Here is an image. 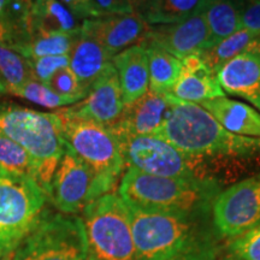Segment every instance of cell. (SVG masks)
<instances>
[{
    "label": "cell",
    "mask_w": 260,
    "mask_h": 260,
    "mask_svg": "<svg viewBox=\"0 0 260 260\" xmlns=\"http://www.w3.org/2000/svg\"><path fill=\"white\" fill-rule=\"evenodd\" d=\"M56 113L60 118L65 144L92 169L111 193L125 170L118 140L111 130L99 123L67 115L61 110Z\"/></svg>",
    "instance_id": "7"
},
{
    "label": "cell",
    "mask_w": 260,
    "mask_h": 260,
    "mask_svg": "<svg viewBox=\"0 0 260 260\" xmlns=\"http://www.w3.org/2000/svg\"><path fill=\"white\" fill-rule=\"evenodd\" d=\"M139 260H218L225 240L212 212L160 213L128 207Z\"/></svg>",
    "instance_id": "2"
},
{
    "label": "cell",
    "mask_w": 260,
    "mask_h": 260,
    "mask_svg": "<svg viewBox=\"0 0 260 260\" xmlns=\"http://www.w3.org/2000/svg\"><path fill=\"white\" fill-rule=\"evenodd\" d=\"M224 93L251 103L260 112V54H240L224 64L217 73Z\"/></svg>",
    "instance_id": "16"
},
{
    "label": "cell",
    "mask_w": 260,
    "mask_h": 260,
    "mask_svg": "<svg viewBox=\"0 0 260 260\" xmlns=\"http://www.w3.org/2000/svg\"><path fill=\"white\" fill-rule=\"evenodd\" d=\"M47 194L31 177L0 168V259L14 253L46 212Z\"/></svg>",
    "instance_id": "6"
},
{
    "label": "cell",
    "mask_w": 260,
    "mask_h": 260,
    "mask_svg": "<svg viewBox=\"0 0 260 260\" xmlns=\"http://www.w3.org/2000/svg\"><path fill=\"white\" fill-rule=\"evenodd\" d=\"M140 45L157 46L180 60L199 54L210 46V31L200 5L190 16L176 23L151 25L147 37Z\"/></svg>",
    "instance_id": "12"
},
{
    "label": "cell",
    "mask_w": 260,
    "mask_h": 260,
    "mask_svg": "<svg viewBox=\"0 0 260 260\" xmlns=\"http://www.w3.org/2000/svg\"><path fill=\"white\" fill-rule=\"evenodd\" d=\"M113 56L82 27L69 53V67L86 90L102 76Z\"/></svg>",
    "instance_id": "18"
},
{
    "label": "cell",
    "mask_w": 260,
    "mask_h": 260,
    "mask_svg": "<svg viewBox=\"0 0 260 260\" xmlns=\"http://www.w3.org/2000/svg\"><path fill=\"white\" fill-rule=\"evenodd\" d=\"M34 80L47 84L58 70L69 67V54L65 56H47L28 59Z\"/></svg>",
    "instance_id": "32"
},
{
    "label": "cell",
    "mask_w": 260,
    "mask_h": 260,
    "mask_svg": "<svg viewBox=\"0 0 260 260\" xmlns=\"http://www.w3.org/2000/svg\"><path fill=\"white\" fill-rule=\"evenodd\" d=\"M22 2H23L25 6H27V8L32 12V10H34L35 6L39 4V2H40V0H22Z\"/></svg>",
    "instance_id": "39"
},
{
    "label": "cell",
    "mask_w": 260,
    "mask_h": 260,
    "mask_svg": "<svg viewBox=\"0 0 260 260\" xmlns=\"http://www.w3.org/2000/svg\"><path fill=\"white\" fill-rule=\"evenodd\" d=\"M154 136L193 158L201 180L222 189L260 171V139L228 132L199 104L171 95L167 122Z\"/></svg>",
    "instance_id": "1"
},
{
    "label": "cell",
    "mask_w": 260,
    "mask_h": 260,
    "mask_svg": "<svg viewBox=\"0 0 260 260\" xmlns=\"http://www.w3.org/2000/svg\"><path fill=\"white\" fill-rule=\"evenodd\" d=\"M201 0H151L140 14L149 25L180 22L199 8Z\"/></svg>",
    "instance_id": "25"
},
{
    "label": "cell",
    "mask_w": 260,
    "mask_h": 260,
    "mask_svg": "<svg viewBox=\"0 0 260 260\" xmlns=\"http://www.w3.org/2000/svg\"><path fill=\"white\" fill-rule=\"evenodd\" d=\"M124 159L125 169L153 176L200 180L197 162L189 155L154 135H115Z\"/></svg>",
    "instance_id": "9"
},
{
    "label": "cell",
    "mask_w": 260,
    "mask_h": 260,
    "mask_svg": "<svg viewBox=\"0 0 260 260\" xmlns=\"http://www.w3.org/2000/svg\"><path fill=\"white\" fill-rule=\"evenodd\" d=\"M223 189L200 180L153 176L126 168L119 183V197L132 209L145 212H212V205Z\"/></svg>",
    "instance_id": "3"
},
{
    "label": "cell",
    "mask_w": 260,
    "mask_h": 260,
    "mask_svg": "<svg viewBox=\"0 0 260 260\" xmlns=\"http://www.w3.org/2000/svg\"><path fill=\"white\" fill-rule=\"evenodd\" d=\"M87 241L86 260H139L128 206L116 193H107L82 210Z\"/></svg>",
    "instance_id": "5"
},
{
    "label": "cell",
    "mask_w": 260,
    "mask_h": 260,
    "mask_svg": "<svg viewBox=\"0 0 260 260\" xmlns=\"http://www.w3.org/2000/svg\"><path fill=\"white\" fill-rule=\"evenodd\" d=\"M147 51L149 90L158 94H171V89L181 74L178 58L152 45H142Z\"/></svg>",
    "instance_id": "23"
},
{
    "label": "cell",
    "mask_w": 260,
    "mask_h": 260,
    "mask_svg": "<svg viewBox=\"0 0 260 260\" xmlns=\"http://www.w3.org/2000/svg\"><path fill=\"white\" fill-rule=\"evenodd\" d=\"M86 259L87 241L81 217L48 210L14 252V260Z\"/></svg>",
    "instance_id": "8"
},
{
    "label": "cell",
    "mask_w": 260,
    "mask_h": 260,
    "mask_svg": "<svg viewBox=\"0 0 260 260\" xmlns=\"http://www.w3.org/2000/svg\"><path fill=\"white\" fill-rule=\"evenodd\" d=\"M218 260H233V259H230V258H229V256H226V255H224V254H222V256H220V258H219Z\"/></svg>",
    "instance_id": "42"
},
{
    "label": "cell",
    "mask_w": 260,
    "mask_h": 260,
    "mask_svg": "<svg viewBox=\"0 0 260 260\" xmlns=\"http://www.w3.org/2000/svg\"><path fill=\"white\" fill-rule=\"evenodd\" d=\"M6 94H8V92H6L5 86H4V84H3L2 80H0V99H2V98L4 96V95H6Z\"/></svg>",
    "instance_id": "40"
},
{
    "label": "cell",
    "mask_w": 260,
    "mask_h": 260,
    "mask_svg": "<svg viewBox=\"0 0 260 260\" xmlns=\"http://www.w3.org/2000/svg\"><path fill=\"white\" fill-rule=\"evenodd\" d=\"M241 29H247L260 34V0L247 2L240 18Z\"/></svg>",
    "instance_id": "34"
},
{
    "label": "cell",
    "mask_w": 260,
    "mask_h": 260,
    "mask_svg": "<svg viewBox=\"0 0 260 260\" xmlns=\"http://www.w3.org/2000/svg\"><path fill=\"white\" fill-rule=\"evenodd\" d=\"M79 31L70 34H42L32 32L29 41L18 52L27 59L69 54Z\"/></svg>",
    "instance_id": "27"
},
{
    "label": "cell",
    "mask_w": 260,
    "mask_h": 260,
    "mask_svg": "<svg viewBox=\"0 0 260 260\" xmlns=\"http://www.w3.org/2000/svg\"><path fill=\"white\" fill-rule=\"evenodd\" d=\"M182 69L171 89V95L181 102L201 104L214 98L225 96L217 75L205 64L199 54L181 59Z\"/></svg>",
    "instance_id": "17"
},
{
    "label": "cell",
    "mask_w": 260,
    "mask_h": 260,
    "mask_svg": "<svg viewBox=\"0 0 260 260\" xmlns=\"http://www.w3.org/2000/svg\"><path fill=\"white\" fill-rule=\"evenodd\" d=\"M171 110L170 94L147 90L135 102L126 104L111 128L113 135H157Z\"/></svg>",
    "instance_id": "15"
},
{
    "label": "cell",
    "mask_w": 260,
    "mask_h": 260,
    "mask_svg": "<svg viewBox=\"0 0 260 260\" xmlns=\"http://www.w3.org/2000/svg\"><path fill=\"white\" fill-rule=\"evenodd\" d=\"M0 260H14V253H10V254L5 255L4 258H2Z\"/></svg>",
    "instance_id": "41"
},
{
    "label": "cell",
    "mask_w": 260,
    "mask_h": 260,
    "mask_svg": "<svg viewBox=\"0 0 260 260\" xmlns=\"http://www.w3.org/2000/svg\"><path fill=\"white\" fill-rule=\"evenodd\" d=\"M12 95L22 98V99L47 107V109H59V107L71 106L81 102L79 98L59 95V94L54 93L51 88H48L45 83L39 82L34 79L29 80L21 88L15 90Z\"/></svg>",
    "instance_id": "29"
},
{
    "label": "cell",
    "mask_w": 260,
    "mask_h": 260,
    "mask_svg": "<svg viewBox=\"0 0 260 260\" xmlns=\"http://www.w3.org/2000/svg\"><path fill=\"white\" fill-rule=\"evenodd\" d=\"M109 193L92 169L65 144L64 153L51 182L48 200L61 213L76 214Z\"/></svg>",
    "instance_id": "10"
},
{
    "label": "cell",
    "mask_w": 260,
    "mask_h": 260,
    "mask_svg": "<svg viewBox=\"0 0 260 260\" xmlns=\"http://www.w3.org/2000/svg\"><path fill=\"white\" fill-rule=\"evenodd\" d=\"M199 105L228 132L260 139V112L252 106L225 96L206 100Z\"/></svg>",
    "instance_id": "20"
},
{
    "label": "cell",
    "mask_w": 260,
    "mask_h": 260,
    "mask_svg": "<svg viewBox=\"0 0 260 260\" xmlns=\"http://www.w3.org/2000/svg\"><path fill=\"white\" fill-rule=\"evenodd\" d=\"M65 8L73 14L75 17H77L80 21L84 19L96 18L102 16L98 11L94 0H59Z\"/></svg>",
    "instance_id": "33"
},
{
    "label": "cell",
    "mask_w": 260,
    "mask_h": 260,
    "mask_svg": "<svg viewBox=\"0 0 260 260\" xmlns=\"http://www.w3.org/2000/svg\"><path fill=\"white\" fill-rule=\"evenodd\" d=\"M212 219L225 241L260 225V171L224 188L217 195Z\"/></svg>",
    "instance_id": "11"
},
{
    "label": "cell",
    "mask_w": 260,
    "mask_h": 260,
    "mask_svg": "<svg viewBox=\"0 0 260 260\" xmlns=\"http://www.w3.org/2000/svg\"><path fill=\"white\" fill-rule=\"evenodd\" d=\"M259 35L258 32L247 30V29H240L230 37L217 42L213 46L205 48L200 52L199 56L205 61V64L217 75L224 64L247 52L252 42Z\"/></svg>",
    "instance_id": "24"
},
{
    "label": "cell",
    "mask_w": 260,
    "mask_h": 260,
    "mask_svg": "<svg viewBox=\"0 0 260 260\" xmlns=\"http://www.w3.org/2000/svg\"><path fill=\"white\" fill-rule=\"evenodd\" d=\"M29 60L14 48L0 42V80L10 95L32 80Z\"/></svg>",
    "instance_id": "26"
},
{
    "label": "cell",
    "mask_w": 260,
    "mask_h": 260,
    "mask_svg": "<svg viewBox=\"0 0 260 260\" xmlns=\"http://www.w3.org/2000/svg\"><path fill=\"white\" fill-rule=\"evenodd\" d=\"M124 106L118 75L111 64L92 84L81 102L61 109V111L111 128L122 115Z\"/></svg>",
    "instance_id": "13"
},
{
    "label": "cell",
    "mask_w": 260,
    "mask_h": 260,
    "mask_svg": "<svg viewBox=\"0 0 260 260\" xmlns=\"http://www.w3.org/2000/svg\"><path fill=\"white\" fill-rule=\"evenodd\" d=\"M121 84L124 105L135 102L149 89L148 57L142 45H135L112 58Z\"/></svg>",
    "instance_id": "19"
},
{
    "label": "cell",
    "mask_w": 260,
    "mask_h": 260,
    "mask_svg": "<svg viewBox=\"0 0 260 260\" xmlns=\"http://www.w3.org/2000/svg\"><path fill=\"white\" fill-rule=\"evenodd\" d=\"M81 25L82 21L75 17L59 0H40L31 12L32 32L70 34L79 31Z\"/></svg>",
    "instance_id": "22"
},
{
    "label": "cell",
    "mask_w": 260,
    "mask_h": 260,
    "mask_svg": "<svg viewBox=\"0 0 260 260\" xmlns=\"http://www.w3.org/2000/svg\"><path fill=\"white\" fill-rule=\"evenodd\" d=\"M149 2H151V0H130L133 9H134V12L138 15H140L144 11V9L147 6Z\"/></svg>",
    "instance_id": "37"
},
{
    "label": "cell",
    "mask_w": 260,
    "mask_h": 260,
    "mask_svg": "<svg viewBox=\"0 0 260 260\" xmlns=\"http://www.w3.org/2000/svg\"><path fill=\"white\" fill-rule=\"evenodd\" d=\"M98 11L100 15H124L133 14L130 0H94Z\"/></svg>",
    "instance_id": "35"
},
{
    "label": "cell",
    "mask_w": 260,
    "mask_h": 260,
    "mask_svg": "<svg viewBox=\"0 0 260 260\" xmlns=\"http://www.w3.org/2000/svg\"><path fill=\"white\" fill-rule=\"evenodd\" d=\"M9 0H0V42L5 44L6 30H5V12Z\"/></svg>",
    "instance_id": "36"
},
{
    "label": "cell",
    "mask_w": 260,
    "mask_h": 260,
    "mask_svg": "<svg viewBox=\"0 0 260 260\" xmlns=\"http://www.w3.org/2000/svg\"><path fill=\"white\" fill-rule=\"evenodd\" d=\"M46 86L59 95L79 98L81 100L88 93V90L84 89L82 84L80 83L79 79L70 69V67H65L58 70Z\"/></svg>",
    "instance_id": "31"
},
{
    "label": "cell",
    "mask_w": 260,
    "mask_h": 260,
    "mask_svg": "<svg viewBox=\"0 0 260 260\" xmlns=\"http://www.w3.org/2000/svg\"><path fill=\"white\" fill-rule=\"evenodd\" d=\"M246 2H254V0H246Z\"/></svg>",
    "instance_id": "43"
},
{
    "label": "cell",
    "mask_w": 260,
    "mask_h": 260,
    "mask_svg": "<svg viewBox=\"0 0 260 260\" xmlns=\"http://www.w3.org/2000/svg\"><path fill=\"white\" fill-rule=\"evenodd\" d=\"M0 168L37 180V165L25 149L0 132ZM37 182V181H35Z\"/></svg>",
    "instance_id": "28"
},
{
    "label": "cell",
    "mask_w": 260,
    "mask_h": 260,
    "mask_svg": "<svg viewBox=\"0 0 260 260\" xmlns=\"http://www.w3.org/2000/svg\"><path fill=\"white\" fill-rule=\"evenodd\" d=\"M0 132L21 145L34 159L35 181L48 197L52 178L65 149L59 116L56 112L0 104Z\"/></svg>",
    "instance_id": "4"
},
{
    "label": "cell",
    "mask_w": 260,
    "mask_h": 260,
    "mask_svg": "<svg viewBox=\"0 0 260 260\" xmlns=\"http://www.w3.org/2000/svg\"><path fill=\"white\" fill-rule=\"evenodd\" d=\"M223 254L233 260H260V225L226 240Z\"/></svg>",
    "instance_id": "30"
},
{
    "label": "cell",
    "mask_w": 260,
    "mask_h": 260,
    "mask_svg": "<svg viewBox=\"0 0 260 260\" xmlns=\"http://www.w3.org/2000/svg\"><path fill=\"white\" fill-rule=\"evenodd\" d=\"M81 27L95 38L113 57L126 48L142 44L151 29V25L135 12L84 19Z\"/></svg>",
    "instance_id": "14"
},
{
    "label": "cell",
    "mask_w": 260,
    "mask_h": 260,
    "mask_svg": "<svg viewBox=\"0 0 260 260\" xmlns=\"http://www.w3.org/2000/svg\"><path fill=\"white\" fill-rule=\"evenodd\" d=\"M246 0H201L207 28L210 31V46L222 41L241 29L240 18Z\"/></svg>",
    "instance_id": "21"
},
{
    "label": "cell",
    "mask_w": 260,
    "mask_h": 260,
    "mask_svg": "<svg viewBox=\"0 0 260 260\" xmlns=\"http://www.w3.org/2000/svg\"><path fill=\"white\" fill-rule=\"evenodd\" d=\"M247 52H249V53H258V54H260V35L255 39L254 41L252 42L251 46L248 47V50H247Z\"/></svg>",
    "instance_id": "38"
}]
</instances>
